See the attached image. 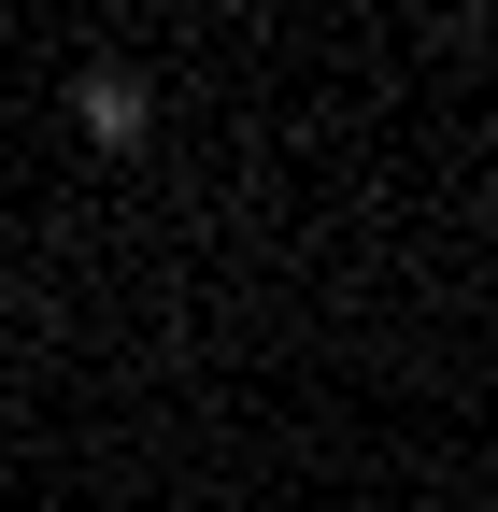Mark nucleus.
Returning a JSON list of instances; mask_svg holds the SVG:
<instances>
[{
	"instance_id": "f257e3e1",
	"label": "nucleus",
	"mask_w": 498,
	"mask_h": 512,
	"mask_svg": "<svg viewBox=\"0 0 498 512\" xmlns=\"http://www.w3.org/2000/svg\"><path fill=\"white\" fill-rule=\"evenodd\" d=\"M72 114H86V143H143V86H129V72H86Z\"/></svg>"
}]
</instances>
